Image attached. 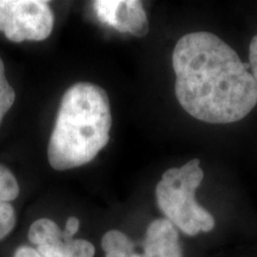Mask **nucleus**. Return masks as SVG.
I'll use <instances>...</instances> for the list:
<instances>
[{
    "mask_svg": "<svg viewBox=\"0 0 257 257\" xmlns=\"http://www.w3.org/2000/svg\"><path fill=\"white\" fill-rule=\"evenodd\" d=\"M172 63L179 104L195 119L236 123L257 104L250 64L214 34L199 31L182 36L173 51Z\"/></svg>",
    "mask_w": 257,
    "mask_h": 257,
    "instance_id": "obj_1",
    "label": "nucleus"
},
{
    "mask_svg": "<svg viewBox=\"0 0 257 257\" xmlns=\"http://www.w3.org/2000/svg\"><path fill=\"white\" fill-rule=\"evenodd\" d=\"M110 99L100 86L78 82L62 96L48 144V161L56 170L87 165L110 141Z\"/></svg>",
    "mask_w": 257,
    "mask_h": 257,
    "instance_id": "obj_2",
    "label": "nucleus"
},
{
    "mask_svg": "<svg viewBox=\"0 0 257 257\" xmlns=\"http://www.w3.org/2000/svg\"><path fill=\"white\" fill-rule=\"evenodd\" d=\"M204 179L200 160L193 159L180 168H170L156 186L160 210L174 226L188 236L210 232L216 220L210 212L198 204L195 191Z\"/></svg>",
    "mask_w": 257,
    "mask_h": 257,
    "instance_id": "obj_3",
    "label": "nucleus"
},
{
    "mask_svg": "<svg viewBox=\"0 0 257 257\" xmlns=\"http://www.w3.org/2000/svg\"><path fill=\"white\" fill-rule=\"evenodd\" d=\"M49 3L44 0H0V31L10 41H44L54 29Z\"/></svg>",
    "mask_w": 257,
    "mask_h": 257,
    "instance_id": "obj_4",
    "label": "nucleus"
},
{
    "mask_svg": "<svg viewBox=\"0 0 257 257\" xmlns=\"http://www.w3.org/2000/svg\"><path fill=\"white\" fill-rule=\"evenodd\" d=\"M143 257H182L179 233L167 218L150 223L144 238Z\"/></svg>",
    "mask_w": 257,
    "mask_h": 257,
    "instance_id": "obj_5",
    "label": "nucleus"
},
{
    "mask_svg": "<svg viewBox=\"0 0 257 257\" xmlns=\"http://www.w3.org/2000/svg\"><path fill=\"white\" fill-rule=\"evenodd\" d=\"M112 28L137 37L146 36L149 32V22L142 3L137 0L118 2Z\"/></svg>",
    "mask_w": 257,
    "mask_h": 257,
    "instance_id": "obj_6",
    "label": "nucleus"
},
{
    "mask_svg": "<svg viewBox=\"0 0 257 257\" xmlns=\"http://www.w3.org/2000/svg\"><path fill=\"white\" fill-rule=\"evenodd\" d=\"M29 240L37 246L50 245V246H62L63 234L55 221L48 218H41L34 221L29 229Z\"/></svg>",
    "mask_w": 257,
    "mask_h": 257,
    "instance_id": "obj_7",
    "label": "nucleus"
},
{
    "mask_svg": "<svg viewBox=\"0 0 257 257\" xmlns=\"http://www.w3.org/2000/svg\"><path fill=\"white\" fill-rule=\"evenodd\" d=\"M101 246L106 253H135L133 240L118 230L107 231L102 236Z\"/></svg>",
    "mask_w": 257,
    "mask_h": 257,
    "instance_id": "obj_8",
    "label": "nucleus"
},
{
    "mask_svg": "<svg viewBox=\"0 0 257 257\" xmlns=\"http://www.w3.org/2000/svg\"><path fill=\"white\" fill-rule=\"evenodd\" d=\"M19 195V185L16 176L5 166L0 165V201L10 202Z\"/></svg>",
    "mask_w": 257,
    "mask_h": 257,
    "instance_id": "obj_9",
    "label": "nucleus"
},
{
    "mask_svg": "<svg viewBox=\"0 0 257 257\" xmlns=\"http://www.w3.org/2000/svg\"><path fill=\"white\" fill-rule=\"evenodd\" d=\"M16 100V92L5 78V67L0 59V124Z\"/></svg>",
    "mask_w": 257,
    "mask_h": 257,
    "instance_id": "obj_10",
    "label": "nucleus"
},
{
    "mask_svg": "<svg viewBox=\"0 0 257 257\" xmlns=\"http://www.w3.org/2000/svg\"><path fill=\"white\" fill-rule=\"evenodd\" d=\"M17 223L15 208L10 202L0 201V240L4 239L15 229Z\"/></svg>",
    "mask_w": 257,
    "mask_h": 257,
    "instance_id": "obj_11",
    "label": "nucleus"
},
{
    "mask_svg": "<svg viewBox=\"0 0 257 257\" xmlns=\"http://www.w3.org/2000/svg\"><path fill=\"white\" fill-rule=\"evenodd\" d=\"M64 250L72 257H94L95 255L94 245L85 239H72L64 242Z\"/></svg>",
    "mask_w": 257,
    "mask_h": 257,
    "instance_id": "obj_12",
    "label": "nucleus"
},
{
    "mask_svg": "<svg viewBox=\"0 0 257 257\" xmlns=\"http://www.w3.org/2000/svg\"><path fill=\"white\" fill-rule=\"evenodd\" d=\"M118 6V0H101V2H94L93 8L96 14V17L101 23L107 24L112 27L113 25V18L115 9Z\"/></svg>",
    "mask_w": 257,
    "mask_h": 257,
    "instance_id": "obj_13",
    "label": "nucleus"
},
{
    "mask_svg": "<svg viewBox=\"0 0 257 257\" xmlns=\"http://www.w3.org/2000/svg\"><path fill=\"white\" fill-rule=\"evenodd\" d=\"M37 250L43 257H72L64 250V244L62 246L41 245L37 246Z\"/></svg>",
    "mask_w": 257,
    "mask_h": 257,
    "instance_id": "obj_14",
    "label": "nucleus"
},
{
    "mask_svg": "<svg viewBox=\"0 0 257 257\" xmlns=\"http://www.w3.org/2000/svg\"><path fill=\"white\" fill-rule=\"evenodd\" d=\"M249 64H250V70H251V74L253 76V80H255V85L257 89V35L252 38L251 42H250L249 47Z\"/></svg>",
    "mask_w": 257,
    "mask_h": 257,
    "instance_id": "obj_15",
    "label": "nucleus"
},
{
    "mask_svg": "<svg viewBox=\"0 0 257 257\" xmlns=\"http://www.w3.org/2000/svg\"><path fill=\"white\" fill-rule=\"evenodd\" d=\"M80 227V221L76 217H69L67 219L66 223V229L62 232L63 234V242H68V240H72L73 236L79 231Z\"/></svg>",
    "mask_w": 257,
    "mask_h": 257,
    "instance_id": "obj_16",
    "label": "nucleus"
},
{
    "mask_svg": "<svg viewBox=\"0 0 257 257\" xmlns=\"http://www.w3.org/2000/svg\"><path fill=\"white\" fill-rule=\"evenodd\" d=\"M14 257H43L38 250L28 245H22L16 250Z\"/></svg>",
    "mask_w": 257,
    "mask_h": 257,
    "instance_id": "obj_17",
    "label": "nucleus"
},
{
    "mask_svg": "<svg viewBox=\"0 0 257 257\" xmlns=\"http://www.w3.org/2000/svg\"><path fill=\"white\" fill-rule=\"evenodd\" d=\"M106 257H143L138 253H106Z\"/></svg>",
    "mask_w": 257,
    "mask_h": 257,
    "instance_id": "obj_18",
    "label": "nucleus"
}]
</instances>
